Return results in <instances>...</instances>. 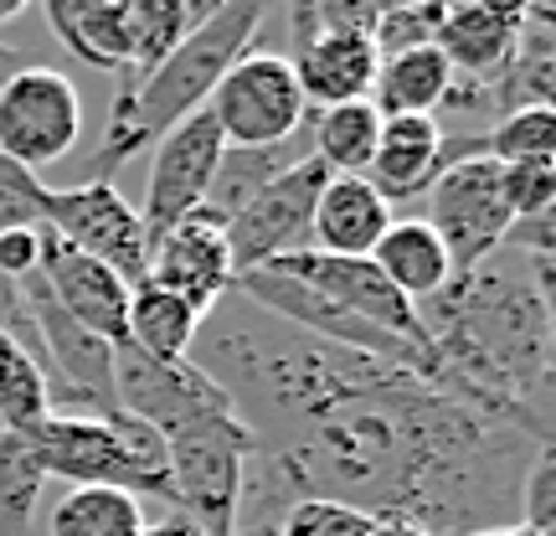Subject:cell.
<instances>
[{"label":"cell","mask_w":556,"mask_h":536,"mask_svg":"<svg viewBox=\"0 0 556 536\" xmlns=\"http://www.w3.org/2000/svg\"><path fill=\"white\" fill-rule=\"evenodd\" d=\"M253 434L242 516H274L299 496L428 536H475L520 521V485L552 444L458 398L417 366L361 357L263 315L227 289L191 340Z\"/></svg>","instance_id":"cell-1"},{"label":"cell","mask_w":556,"mask_h":536,"mask_svg":"<svg viewBox=\"0 0 556 536\" xmlns=\"http://www.w3.org/2000/svg\"><path fill=\"white\" fill-rule=\"evenodd\" d=\"M417 320L438 382L552 438V253L500 248L422 299Z\"/></svg>","instance_id":"cell-2"},{"label":"cell","mask_w":556,"mask_h":536,"mask_svg":"<svg viewBox=\"0 0 556 536\" xmlns=\"http://www.w3.org/2000/svg\"><path fill=\"white\" fill-rule=\"evenodd\" d=\"M263 16H268V0H227L212 21L186 32L176 52L160 67H150L139 83H114L109 124L88 160V180H114V171L129 165L144 145H155L165 129L201 114L217 94V83L227 78V67L242 52H253Z\"/></svg>","instance_id":"cell-3"},{"label":"cell","mask_w":556,"mask_h":536,"mask_svg":"<svg viewBox=\"0 0 556 536\" xmlns=\"http://www.w3.org/2000/svg\"><path fill=\"white\" fill-rule=\"evenodd\" d=\"M37 454L41 475L62 485H103L124 496L170 500V470H165V438L129 413L114 417H73L52 413L31 434H21Z\"/></svg>","instance_id":"cell-4"},{"label":"cell","mask_w":556,"mask_h":536,"mask_svg":"<svg viewBox=\"0 0 556 536\" xmlns=\"http://www.w3.org/2000/svg\"><path fill=\"white\" fill-rule=\"evenodd\" d=\"M258 454L253 434L238 413L201 417L191 428L165 438V470H170V506L201 536H232L248 490V459Z\"/></svg>","instance_id":"cell-5"},{"label":"cell","mask_w":556,"mask_h":536,"mask_svg":"<svg viewBox=\"0 0 556 536\" xmlns=\"http://www.w3.org/2000/svg\"><path fill=\"white\" fill-rule=\"evenodd\" d=\"M206 114L217 120L227 150H258V145H283L309 124V103L299 94V78L289 58L278 52H242L217 94L206 103Z\"/></svg>","instance_id":"cell-6"},{"label":"cell","mask_w":556,"mask_h":536,"mask_svg":"<svg viewBox=\"0 0 556 536\" xmlns=\"http://www.w3.org/2000/svg\"><path fill=\"white\" fill-rule=\"evenodd\" d=\"M41 233L73 242L88 259L109 263L129 289L150 274V238H144L139 207H129V201L119 197L114 180H83V186H62V191L47 186Z\"/></svg>","instance_id":"cell-7"},{"label":"cell","mask_w":556,"mask_h":536,"mask_svg":"<svg viewBox=\"0 0 556 536\" xmlns=\"http://www.w3.org/2000/svg\"><path fill=\"white\" fill-rule=\"evenodd\" d=\"M428 197V227L438 233V242L448 248L454 274L484 263L490 253L505 248L510 238V207L500 191V165L490 155H464L454 165H443L438 180L422 191Z\"/></svg>","instance_id":"cell-8"},{"label":"cell","mask_w":556,"mask_h":536,"mask_svg":"<svg viewBox=\"0 0 556 536\" xmlns=\"http://www.w3.org/2000/svg\"><path fill=\"white\" fill-rule=\"evenodd\" d=\"M325 180H330V171L309 155L289 165L283 176H274L263 191H253L232 217L222 222L227 253H232V278L253 274V269L283 259V253L309 248V222H315V201Z\"/></svg>","instance_id":"cell-9"},{"label":"cell","mask_w":556,"mask_h":536,"mask_svg":"<svg viewBox=\"0 0 556 536\" xmlns=\"http://www.w3.org/2000/svg\"><path fill=\"white\" fill-rule=\"evenodd\" d=\"M83 135V99L58 67L26 62L11 83H0V155L37 171L58 165Z\"/></svg>","instance_id":"cell-10"},{"label":"cell","mask_w":556,"mask_h":536,"mask_svg":"<svg viewBox=\"0 0 556 536\" xmlns=\"http://www.w3.org/2000/svg\"><path fill=\"white\" fill-rule=\"evenodd\" d=\"M114 392L119 408L139 423H150L160 438L191 428L201 417L232 413V402L197 361H155L135 346H114Z\"/></svg>","instance_id":"cell-11"},{"label":"cell","mask_w":556,"mask_h":536,"mask_svg":"<svg viewBox=\"0 0 556 536\" xmlns=\"http://www.w3.org/2000/svg\"><path fill=\"white\" fill-rule=\"evenodd\" d=\"M222 150H227V139H222L217 120L206 109L155 139V160H150V180H144V207H139L150 248L206 201L212 176L222 165Z\"/></svg>","instance_id":"cell-12"},{"label":"cell","mask_w":556,"mask_h":536,"mask_svg":"<svg viewBox=\"0 0 556 536\" xmlns=\"http://www.w3.org/2000/svg\"><path fill=\"white\" fill-rule=\"evenodd\" d=\"M263 269L299 278L304 289L325 295L330 304L351 310L356 320H371L377 331L413 340V346H422V351H428V340H422V320H417V304L402 295V289H392V278L381 274L371 259H336V253L299 248V253H283V259L263 263Z\"/></svg>","instance_id":"cell-13"},{"label":"cell","mask_w":556,"mask_h":536,"mask_svg":"<svg viewBox=\"0 0 556 536\" xmlns=\"http://www.w3.org/2000/svg\"><path fill=\"white\" fill-rule=\"evenodd\" d=\"M150 284L170 289L186 299L201 320L217 310L227 289H232V253H227V233L222 217H212L206 207H197L186 222H176L165 238L150 248Z\"/></svg>","instance_id":"cell-14"},{"label":"cell","mask_w":556,"mask_h":536,"mask_svg":"<svg viewBox=\"0 0 556 536\" xmlns=\"http://www.w3.org/2000/svg\"><path fill=\"white\" fill-rule=\"evenodd\" d=\"M37 278L47 284V295L58 299L83 331H93L109 346H124V315H129V284H124L109 263L78 253L73 242L41 233V259Z\"/></svg>","instance_id":"cell-15"},{"label":"cell","mask_w":556,"mask_h":536,"mask_svg":"<svg viewBox=\"0 0 556 536\" xmlns=\"http://www.w3.org/2000/svg\"><path fill=\"white\" fill-rule=\"evenodd\" d=\"M526 26L520 5H500V0H448V11L438 21L433 47L448 58L454 78H495L500 67L510 62Z\"/></svg>","instance_id":"cell-16"},{"label":"cell","mask_w":556,"mask_h":536,"mask_svg":"<svg viewBox=\"0 0 556 536\" xmlns=\"http://www.w3.org/2000/svg\"><path fill=\"white\" fill-rule=\"evenodd\" d=\"M289 67H294L299 94H304L309 109H336V103L371 99L381 58H377V47H371V37H356V32H319V37L299 41Z\"/></svg>","instance_id":"cell-17"},{"label":"cell","mask_w":556,"mask_h":536,"mask_svg":"<svg viewBox=\"0 0 556 536\" xmlns=\"http://www.w3.org/2000/svg\"><path fill=\"white\" fill-rule=\"evenodd\" d=\"M392 201L381 197L366 176H330L319 186L315 222H309V242L315 253H336V259H371L381 233L392 227Z\"/></svg>","instance_id":"cell-18"},{"label":"cell","mask_w":556,"mask_h":536,"mask_svg":"<svg viewBox=\"0 0 556 536\" xmlns=\"http://www.w3.org/2000/svg\"><path fill=\"white\" fill-rule=\"evenodd\" d=\"M443 171V120L438 114H397L381 120L377 155L366 165V180L387 201H413Z\"/></svg>","instance_id":"cell-19"},{"label":"cell","mask_w":556,"mask_h":536,"mask_svg":"<svg viewBox=\"0 0 556 536\" xmlns=\"http://www.w3.org/2000/svg\"><path fill=\"white\" fill-rule=\"evenodd\" d=\"M371 263H377L381 274L392 278V289L422 304V299H433L448 278H454V263H448V248L438 242V233L428 227L422 217H407V222H392L381 242L371 248Z\"/></svg>","instance_id":"cell-20"},{"label":"cell","mask_w":556,"mask_h":536,"mask_svg":"<svg viewBox=\"0 0 556 536\" xmlns=\"http://www.w3.org/2000/svg\"><path fill=\"white\" fill-rule=\"evenodd\" d=\"M52 37L73 52L78 62L124 78L129 52H124V26H119V0H41Z\"/></svg>","instance_id":"cell-21"},{"label":"cell","mask_w":556,"mask_h":536,"mask_svg":"<svg viewBox=\"0 0 556 536\" xmlns=\"http://www.w3.org/2000/svg\"><path fill=\"white\" fill-rule=\"evenodd\" d=\"M201 331V315L176 299L170 289H160L150 278H139L129 289V315H124V346H135L155 361H186L191 340Z\"/></svg>","instance_id":"cell-22"},{"label":"cell","mask_w":556,"mask_h":536,"mask_svg":"<svg viewBox=\"0 0 556 536\" xmlns=\"http://www.w3.org/2000/svg\"><path fill=\"white\" fill-rule=\"evenodd\" d=\"M454 83V67L438 47H417L402 58H387L377 67L371 83V109L381 120H397V114H438V103Z\"/></svg>","instance_id":"cell-23"},{"label":"cell","mask_w":556,"mask_h":536,"mask_svg":"<svg viewBox=\"0 0 556 536\" xmlns=\"http://www.w3.org/2000/svg\"><path fill=\"white\" fill-rule=\"evenodd\" d=\"M299 160H309V124L299 129L294 139H283V145H258V150H222V165L217 176H212V191H206V212L212 217H232L242 201L253 197V191H263L274 176H283L289 165H299Z\"/></svg>","instance_id":"cell-24"},{"label":"cell","mask_w":556,"mask_h":536,"mask_svg":"<svg viewBox=\"0 0 556 536\" xmlns=\"http://www.w3.org/2000/svg\"><path fill=\"white\" fill-rule=\"evenodd\" d=\"M377 135H381V114L371 109V99L315 109L309 155H315L330 176H366V165L377 155Z\"/></svg>","instance_id":"cell-25"},{"label":"cell","mask_w":556,"mask_h":536,"mask_svg":"<svg viewBox=\"0 0 556 536\" xmlns=\"http://www.w3.org/2000/svg\"><path fill=\"white\" fill-rule=\"evenodd\" d=\"M119 26L124 52H129V67L119 83H139L150 67H160L176 52L186 32H197L186 16V0H119Z\"/></svg>","instance_id":"cell-26"},{"label":"cell","mask_w":556,"mask_h":536,"mask_svg":"<svg viewBox=\"0 0 556 536\" xmlns=\"http://www.w3.org/2000/svg\"><path fill=\"white\" fill-rule=\"evenodd\" d=\"M52 536H144V506L124 490L73 485L52 506Z\"/></svg>","instance_id":"cell-27"},{"label":"cell","mask_w":556,"mask_h":536,"mask_svg":"<svg viewBox=\"0 0 556 536\" xmlns=\"http://www.w3.org/2000/svg\"><path fill=\"white\" fill-rule=\"evenodd\" d=\"M41 417H52L41 361L16 336H0V434H31Z\"/></svg>","instance_id":"cell-28"},{"label":"cell","mask_w":556,"mask_h":536,"mask_svg":"<svg viewBox=\"0 0 556 536\" xmlns=\"http://www.w3.org/2000/svg\"><path fill=\"white\" fill-rule=\"evenodd\" d=\"M41 490H47V475H41L31 444L21 434H0V536L31 532Z\"/></svg>","instance_id":"cell-29"},{"label":"cell","mask_w":556,"mask_h":536,"mask_svg":"<svg viewBox=\"0 0 556 536\" xmlns=\"http://www.w3.org/2000/svg\"><path fill=\"white\" fill-rule=\"evenodd\" d=\"M475 150L490 155L495 165H510V160H552L556 109H510V114H500V120L484 124V135H475Z\"/></svg>","instance_id":"cell-30"},{"label":"cell","mask_w":556,"mask_h":536,"mask_svg":"<svg viewBox=\"0 0 556 536\" xmlns=\"http://www.w3.org/2000/svg\"><path fill=\"white\" fill-rule=\"evenodd\" d=\"M448 11V0H428V5H402V11H381L377 26H371V47L377 58H402V52H417V47H433L438 21Z\"/></svg>","instance_id":"cell-31"},{"label":"cell","mask_w":556,"mask_h":536,"mask_svg":"<svg viewBox=\"0 0 556 536\" xmlns=\"http://www.w3.org/2000/svg\"><path fill=\"white\" fill-rule=\"evenodd\" d=\"M371 526H377L371 516L315 496H299L278 511V536H371Z\"/></svg>","instance_id":"cell-32"},{"label":"cell","mask_w":556,"mask_h":536,"mask_svg":"<svg viewBox=\"0 0 556 536\" xmlns=\"http://www.w3.org/2000/svg\"><path fill=\"white\" fill-rule=\"evenodd\" d=\"M294 41H309L319 32H356V37H371L377 26V0H294Z\"/></svg>","instance_id":"cell-33"},{"label":"cell","mask_w":556,"mask_h":536,"mask_svg":"<svg viewBox=\"0 0 556 536\" xmlns=\"http://www.w3.org/2000/svg\"><path fill=\"white\" fill-rule=\"evenodd\" d=\"M41 201L47 180L0 155V233H41Z\"/></svg>","instance_id":"cell-34"},{"label":"cell","mask_w":556,"mask_h":536,"mask_svg":"<svg viewBox=\"0 0 556 536\" xmlns=\"http://www.w3.org/2000/svg\"><path fill=\"white\" fill-rule=\"evenodd\" d=\"M500 191H505V207L516 222L541 217V212H552L556 165L552 160H510V165H500Z\"/></svg>","instance_id":"cell-35"},{"label":"cell","mask_w":556,"mask_h":536,"mask_svg":"<svg viewBox=\"0 0 556 536\" xmlns=\"http://www.w3.org/2000/svg\"><path fill=\"white\" fill-rule=\"evenodd\" d=\"M556 454L552 444L531 459V470H526V485H520V526H531V532L552 536V496H556Z\"/></svg>","instance_id":"cell-36"},{"label":"cell","mask_w":556,"mask_h":536,"mask_svg":"<svg viewBox=\"0 0 556 536\" xmlns=\"http://www.w3.org/2000/svg\"><path fill=\"white\" fill-rule=\"evenodd\" d=\"M41 259V233H0V274L5 278H31Z\"/></svg>","instance_id":"cell-37"},{"label":"cell","mask_w":556,"mask_h":536,"mask_svg":"<svg viewBox=\"0 0 556 536\" xmlns=\"http://www.w3.org/2000/svg\"><path fill=\"white\" fill-rule=\"evenodd\" d=\"M0 336H16L21 346L31 340V320H26V295L16 278L0 274Z\"/></svg>","instance_id":"cell-38"},{"label":"cell","mask_w":556,"mask_h":536,"mask_svg":"<svg viewBox=\"0 0 556 536\" xmlns=\"http://www.w3.org/2000/svg\"><path fill=\"white\" fill-rule=\"evenodd\" d=\"M144 536H201L197 526L186 516H170V521H155V526H144Z\"/></svg>","instance_id":"cell-39"},{"label":"cell","mask_w":556,"mask_h":536,"mask_svg":"<svg viewBox=\"0 0 556 536\" xmlns=\"http://www.w3.org/2000/svg\"><path fill=\"white\" fill-rule=\"evenodd\" d=\"M232 536H278V521H268V516H242Z\"/></svg>","instance_id":"cell-40"},{"label":"cell","mask_w":556,"mask_h":536,"mask_svg":"<svg viewBox=\"0 0 556 536\" xmlns=\"http://www.w3.org/2000/svg\"><path fill=\"white\" fill-rule=\"evenodd\" d=\"M21 67H26V58H21L16 47H5V41H0V83H11Z\"/></svg>","instance_id":"cell-41"},{"label":"cell","mask_w":556,"mask_h":536,"mask_svg":"<svg viewBox=\"0 0 556 536\" xmlns=\"http://www.w3.org/2000/svg\"><path fill=\"white\" fill-rule=\"evenodd\" d=\"M371 536H428V532H417V526H402V521H377V526H371Z\"/></svg>","instance_id":"cell-42"},{"label":"cell","mask_w":556,"mask_h":536,"mask_svg":"<svg viewBox=\"0 0 556 536\" xmlns=\"http://www.w3.org/2000/svg\"><path fill=\"white\" fill-rule=\"evenodd\" d=\"M475 536H541V532H531V526H490V532H475Z\"/></svg>","instance_id":"cell-43"},{"label":"cell","mask_w":556,"mask_h":536,"mask_svg":"<svg viewBox=\"0 0 556 536\" xmlns=\"http://www.w3.org/2000/svg\"><path fill=\"white\" fill-rule=\"evenodd\" d=\"M26 5H31V0H0V26H5V21H16Z\"/></svg>","instance_id":"cell-44"},{"label":"cell","mask_w":556,"mask_h":536,"mask_svg":"<svg viewBox=\"0 0 556 536\" xmlns=\"http://www.w3.org/2000/svg\"><path fill=\"white\" fill-rule=\"evenodd\" d=\"M402 5H428V0H377V11H402Z\"/></svg>","instance_id":"cell-45"},{"label":"cell","mask_w":556,"mask_h":536,"mask_svg":"<svg viewBox=\"0 0 556 536\" xmlns=\"http://www.w3.org/2000/svg\"><path fill=\"white\" fill-rule=\"evenodd\" d=\"M500 5H520V11H526V0H500Z\"/></svg>","instance_id":"cell-46"}]
</instances>
